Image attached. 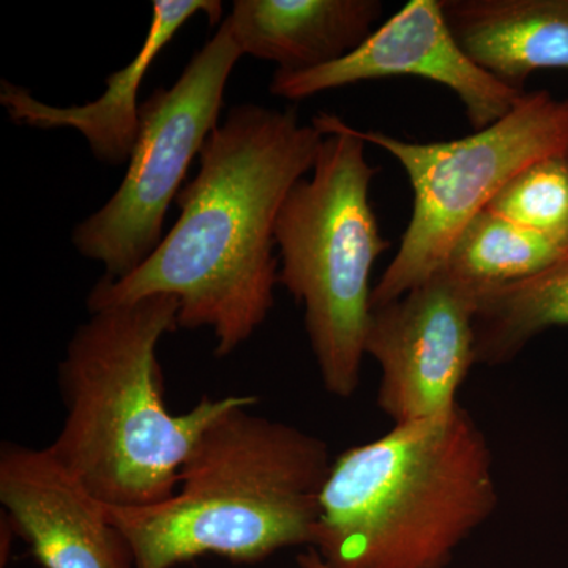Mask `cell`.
<instances>
[{"label":"cell","mask_w":568,"mask_h":568,"mask_svg":"<svg viewBox=\"0 0 568 568\" xmlns=\"http://www.w3.org/2000/svg\"><path fill=\"white\" fill-rule=\"evenodd\" d=\"M478 293L437 271L394 302L372 308L365 355L381 366L377 406L394 425L446 414L477 364Z\"/></svg>","instance_id":"ba28073f"},{"label":"cell","mask_w":568,"mask_h":568,"mask_svg":"<svg viewBox=\"0 0 568 568\" xmlns=\"http://www.w3.org/2000/svg\"><path fill=\"white\" fill-rule=\"evenodd\" d=\"M331 466L321 437L237 407L205 429L170 499L106 506L108 514L129 540L134 568H174L207 555L260 562L312 547Z\"/></svg>","instance_id":"277c9868"},{"label":"cell","mask_w":568,"mask_h":568,"mask_svg":"<svg viewBox=\"0 0 568 568\" xmlns=\"http://www.w3.org/2000/svg\"><path fill=\"white\" fill-rule=\"evenodd\" d=\"M179 328V301L156 294L91 312L59 364L65 418L52 454L100 503L145 508L178 491L205 429L256 396H204L183 414L168 409L159 343Z\"/></svg>","instance_id":"7a4b0ae2"},{"label":"cell","mask_w":568,"mask_h":568,"mask_svg":"<svg viewBox=\"0 0 568 568\" xmlns=\"http://www.w3.org/2000/svg\"><path fill=\"white\" fill-rule=\"evenodd\" d=\"M392 77L424 78L450 89L476 132L506 118L526 95L496 80L463 51L448 28L443 0H410L345 58L301 73L275 71L268 89L280 99L298 102Z\"/></svg>","instance_id":"9c48e42d"},{"label":"cell","mask_w":568,"mask_h":568,"mask_svg":"<svg viewBox=\"0 0 568 568\" xmlns=\"http://www.w3.org/2000/svg\"><path fill=\"white\" fill-rule=\"evenodd\" d=\"M0 504L44 568H134L129 540L106 506L50 447L2 444Z\"/></svg>","instance_id":"30bf717a"},{"label":"cell","mask_w":568,"mask_h":568,"mask_svg":"<svg viewBox=\"0 0 568 568\" xmlns=\"http://www.w3.org/2000/svg\"><path fill=\"white\" fill-rule=\"evenodd\" d=\"M568 325V256L519 282L478 293L477 364H507L536 336Z\"/></svg>","instance_id":"5bb4252c"},{"label":"cell","mask_w":568,"mask_h":568,"mask_svg":"<svg viewBox=\"0 0 568 568\" xmlns=\"http://www.w3.org/2000/svg\"><path fill=\"white\" fill-rule=\"evenodd\" d=\"M450 32L489 74L525 91L530 74L568 70V0H443Z\"/></svg>","instance_id":"4fadbf2b"},{"label":"cell","mask_w":568,"mask_h":568,"mask_svg":"<svg viewBox=\"0 0 568 568\" xmlns=\"http://www.w3.org/2000/svg\"><path fill=\"white\" fill-rule=\"evenodd\" d=\"M325 134L312 178L293 186L275 226L278 283L305 310V331L328 394L351 398L361 384L372 316L373 265L390 242L381 235L358 130L321 112Z\"/></svg>","instance_id":"5b68a950"},{"label":"cell","mask_w":568,"mask_h":568,"mask_svg":"<svg viewBox=\"0 0 568 568\" xmlns=\"http://www.w3.org/2000/svg\"><path fill=\"white\" fill-rule=\"evenodd\" d=\"M381 14L379 0H235L226 21L242 54L301 73L361 47Z\"/></svg>","instance_id":"7c38bea8"},{"label":"cell","mask_w":568,"mask_h":568,"mask_svg":"<svg viewBox=\"0 0 568 568\" xmlns=\"http://www.w3.org/2000/svg\"><path fill=\"white\" fill-rule=\"evenodd\" d=\"M497 504L487 436L457 405L339 454L310 548L332 568H447Z\"/></svg>","instance_id":"3957f363"},{"label":"cell","mask_w":568,"mask_h":568,"mask_svg":"<svg viewBox=\"0 0 568 568\" xmlns=\"http://www.w3.org/2000/svg\"><path fill=\"white\" fill-rule=\"evenodd\" d=\"M324 138L293 108H230L201 149L196 178L175 200L173 230L132 274L102 276L88 295L89 313L173 295L179 327L212 328L215 354H233L274 308L276 220L295 183L315 168Z\"/></svg>","instance_id":"6da1fadb"},{"label":"cell","mask_w":568,"mask_h":568,"mask_svg":"<svg viewBox=\"0 0 568 568\" xmlns=\"http://www.w3.org/2000/svg\"><path fill=\"white\" fill-rule=\"evenodd\" d=\"M487 211L568 250V149L529 164L496 194Z\"/></svg>","instance_id":"2e32d148"},{"label":"cell","mask_w":568,"mask_h":568,"mask_svg":"<svg viewBox=\"0 0 568 568\" xmlns=\"http://www.w3.org/2000/svg\"><path fill=\"white\" fill-rule=\"evenodd\" d=\"M358 133L395 156L414 193L398 253L373 287L376 308L440 271L462 231L515 175L568 149V100L526 92L506 118L455 141L420 144L373 130Z\"/></svg>","instance_id":"8992f818"},{"label":"cell","mask_w":568,"mask_h":568,"mask_svg":"<svg viewBox=\"0 0 568 568\" xmlns=\"http://www.w3.org/2000/svg\"><path fill=\"white\" fill-rule=\"evenodd\" d=\"M567 256V248L544 234L484 211L458 235L443 268L481 293L529 278Z\"/></svg>","instance_id":"9a60e30c"},{"label":"cell","mask_w":568,"mask_h":568,"mask_svg":"<svg viewBox=\"0 0 568 568\" xmlns=\"http://www.w3.org/2000/svg\"><path fill=\"white\" fill-rule=\"evenodd\" d=\"M242 55L224 18L173 88L156 89L141 104L125 178L110 201L71 233L78 253L102 264L106 278L132 274L163 241L168 209L220 125L227 80Z\"/></svg>","instance_id":"52a82bcc"},{"label":"cell","mask_w":568,"mask_h":568,"mask_svg":"<svg viewBox=\"0 0 568 568\" xmlns=\"http://www.w3.org/2000/svg\"><path fill=\"white\" fill-rule=\"evenodd\" d=\"M151 29L140 52L129 65L106 80V91L82 106L59 108L40 102L28 89L2 81L0 103L10 119L36 129H74L88 141L95 160L110 166L129 163L140 130V88L152 63L194 14L203 13L216 24L222 18L219 0H155Z\"/></svg>","instance_id":"8fae6325"},{"label":"cell","mask_w":568,"mask_h":568,"mask_svg":"<svg viewBox=\"0 0 568 568\" xmlns=\"http://www.w3.org/2000/svg\"><path fill=\"white\" fill-rule=\"evenodd\" d=\"M297 564L298 568H332L328 567L312 548H308L305 552L298 555Z\"/></svg>","instance_id":"e0dca14e"}]
</instances>
